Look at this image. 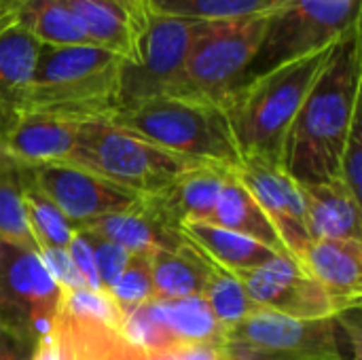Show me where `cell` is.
<instances>
[{"label":"cell","mask_w":362,"mask_h":360,"mask_svg":"<svg viewBox=\"0 0 362 360\" xmlns=\"http://www.w3.org/2000/svg\"><path fill=\"white\" fill-rule=\"evenodd\" d=\"M233 170L204 163L180 174L172 185L142 202L170 227L182 229L189 223H210L221 189Z\"/></svg>","instance_id":"9a60e30c"},{"label":"cell","mask_w":362,"mask_h":360,"mask_svg":"<svg viewBox=\"0 0 362 360\" xmlns=\"http://www.w3.org/2000/svg\"><path fill=\"white\" fill-rule=\"evenodd\" d=\"M269 15L272 11L210 21L193 42L182 72L168 95L221 104L244 81L263 40Z\"/></svg>","instance_id":"8992f818"},{"label":"cell","mask_w":362,"mask_h":360,"mask_svg":"<svg viewBox=\"0 0 362 360\" xmlns=\"http://www.w3.org/2000/svg\"><path fill=\"white\" fill-rule=\"evenodd\" d=\"M129 252L151 255L155 250H174L185 242L180 229L165 225L144 202L138 197L134 206L123 212L106 214L85 227Z\"/></svg>","instance_id":"d6986e66"},{"label":"cell","mask_w":362,"mask_h":360,"mask_svg":"<svg viewBox=\"0 0 362 360\" xmlns=\"http://www.w3.org/2000/svg\"><path fill=\"white\" fill-rule=\"evenodd\" d=\"M297 265L348 310L362 301V240H312Z\"/></svg>","instance_id":"2e32d148"},{"label":"cell","mask_w":362,"mask_h":360,"mask_svg":"<svg viewBox=\"0 0 362 360\" xmlns=\"http://www.w3.org/2000/svg\"><path fill=\"white\" fill-rule=\"evenodd\" d=\"M32 360H62L59 359V346H57V337L55 331L42 335L32 352Z\"/></svg>","instance_id":"74e56055"},{"label":"cell","mask_w":362,"mask_h":360,"mask_svg":"<svg viewBox=\"0 0 362 360\" xmlns=\"http://www.w3.org/2000/svg\"><path fill=\"white\" fill-rule=\"evenodd\" d=\"M151 308L178 348L223 346V327L202 295L178 299H153Z\"/></svg>","instance_id":"603a6c76"},{"label":"cell","mask_w":362,"mask_h":360,"mask_svg":"<svg viewBox=\"0 0 362 360\" xmlns=\"http://www.w3.org/2000/svg\"><path fill=\"white\" fill-rule=\"evenodd\" d=\"M337 178L352 191L354 197L361 199V187H362V115L361 106L354 112L348 138H346V146L339 159V170H337Z\"/></svg>","instance_id":"1f68e13d"},{"label":"cell","mask_w":362,"mask_h":360,"mask_svg":"<svg viewBox=\"0 0 362 360\" xmlns=\"http://www.w3.org/2000/svg\"><path fill=\"white\" fill-rule=\"evenodd\" d=\"M40 42L17 23L0 28V136L23 110Z\"/></svg>","instance_id":"ac0fdd59"},{"label":"cell","mask_w":362,"mask_h":360,"mask_svg":"<svg viewBox=\"0 0 362 360\" xmlns=\"http://www.w3.org/2000/svg\"><path fill=\"white\" fill-rule=\"evenodd\" d=\"M312 240H362V202L339 180L299 182Z\"/></svg>","instance_id":"e0dca14e"},{"label":"cell","mask_w":362,"mask_h":360,"mask_svg":"<svg viewBox=\"0 0 362 360\" xmlns=\"http://www.w3.org/2000/svg\"><path fill=\"white\" fill-rule=\"evenodd\" d=\"M233 174L255 197V202L276 229L284 250L297 263L312 242L305 225L299 182L293 180L282 166L252 159H242L240 168L233 170Z\"/></svg>","instance_id":"4fadbf2b"},{"label":"cell","mask_w":362,"mask_h":360,"mask_svg":"<svg viewBox=\"0 0 362 360\" xmlns=\"http://www.w3.org/2000/svg\"><path fill=\"white\" fill-rule=\"evenodd\" d=\"M25 172L34 187L64 212L74 229H85L106 214L123 212L140 197L70 161L25 166Z\"/></svg>","instance_id":"8fae6325"},{"label":"cell","mask_w":362,"mask_h":360,"mask_svg":"<svg viewBox=\"0 0 362 360\" xmlns=\"http://www.w3.org/2000/svg\"><path fill=\"white\" fill-rule=\"evenodd\" d=\"M81 123L51 112H19L2 132V151L23 166L68 161Z\"/></svg>","instance_id":"5bb4252c"},{"label":"cell","mask_w":362,"mask_h":360,"mask_svg":"<svg viewBox=\"0 0 362 360\" xmlns=\"http://www.w3.org/2000/svg\"><path fill=\"white\" fill-rule=\"evenodd\" d=\"M89 238V244H91V250H93V261H95V272H98V280H100V286L104 293L110 291V286L117 282V278L121 276V272L125 269L132 252L125 250L123 246L89 231V229H83Z\"/></svg>","instance_id":"4dcf8cb0"},{"label":"cell","mask_w":362,"mask_h":360,"mask_svg":"<svg viewBox=\"0 0 362 360\" xmlns=\"http://www.w3.org/2000/svg\"><path fill=\"white\" fill-rule=\"evenodd\" d=\"M110 299L117 303L121 314L144 306L155 299L153 278H151V255L132 252L125 269L108 291Z\"/></svg>","instance_id":"f546056e"},{"label":"cell","mask_w":362,"mask_h":360,"mask_svg":"<svg viewBox=\"0 0 362 360\" xmlns=\"http://www.w3.org/2000/svg\"><path fill=\"white\" fill-rule=\"evenodd\" d=\"M0 242L17 244L38 252L28 225L23 197V166L13 157H0Z\"/></svg>","instance_id":"4316f807"},{"label":"cell","mask_w":362,"mask_h":360,"mask_svg":"<svg viewBox=\"0 0 362 360\" xmlns=\"http://www.w3.org/2000/svg\"><path fill=\"white\" fill-rule=\"evenodd\" d=\"M62 308V289L36 250L0 242V325L34 342L51 333Z\"/></svg>","instance_id":"9c48e42d"},{"label":"cell","mask_w":362,"mask_h":360,"mask_svg":"<svg viewBox=\"0 0 362 360\" xmlns=\"http://www.w3.org/2000/svg\"><path fill=\"white\" fill-rule=\"evenodd\" d=\"M210 225L223 227L227 231L246 236L255 242H261L263 246L286 255L276 229L272 227L269 219L265 216V212L259 208V204L255 202V197L248 193V189L238 180V176L231 172L229 178L225 180L216 208L212 212Z\"/></svg>","instance_id":"44dd1931"},{"label":"cell","mask_w":362,"mask_h":360,"mask_svg":"<svg viewBox=\"0 0 362 360\" xmlns=\"http://www.w3.org/2000/svg\"><path fill=\"white\" fill-rule=\"evenodd\" d=\"M223 344L288 359L348 360L335 316L305 320L259 310L227 329Z\"/></svg>","instance_id":"30bf717a"},{"label":"cell","mask_w":362,"mask_h":360,"mask_svg":"<svg viewBox=\"0 0 362 360\" xmlns=\"http://www.w3.org/2000/svg\"><path fill=\"white\" fill-rule=\"evenodd\" d=\"M108 121L174 155L238 170L242 157L233 142L229 121L218 104L159 95L117 108Z\"/></svg>","instance_id":"277c9868"},{"label":"cell","mask_w":362,"mask_h":360,"mask_svg":"<svg viewBox=\"0 0 362 360\" xmlns=\"http://www.w3.org/2000/svg\"><path fill=\"white\" fill-rule=\"evenodd\" d=\"M34 346L32 337L0 325V360H32Z\"/></svg>","instance_id":"e575fe53"},{"label":"cell","mask_w":362,"mask_h":360,"mask_svg":"<svg viewBox=\"0 0 362 360\" xmlns=\"http://www.w3.org/2000/svg\"><path fill=\"white\" fill-rule=\"evenodd\" d=\"M216 360H303L288 359V356H276V354H265V352H255L248 348H238V346H218L216 348Z\"/></svg>","instance_id":"8d00e7d4"},{"label":"cell","mask_w":362,"mask_h":360,"mask_svg":"<svg viewBox=\"0 0 362 360\" xmlns=\"http://www.w3.org/2000/svg\"><path fill=\"white\" fill-rule=\"evenodd\" d=\"M115 2L129 15V19L136 23V28L144 34L155 15L153 2L151 0H115Z\"/></svg>","instance_id":"d590c367"},{"label":"cell","mask_w":362,"mask_h":360,"mask_svg":"<svg viewBox=\"0 0 362 360\" xmlns=\"http://www.w3.org/2000/svg\"><path fill=\"white\" fill-rule=\"evenodd\" d=\"M136 195H153L180 174L204 166L115 125L108 119H89L78 127L76 146L68 159Z\"/></svg>","instance_id":"5b68a950"},{"label":"cell","mask_w":362,"mask_h":360,"mask_svg":"<svg viewBox=\"0 0 362 360\" xmlns=\"http://www.w3.org/2000/svg\"><path fill=\"white\" fill-rule=\"evenodd\" d=\"M151 360H170V356L165 354V356H151Z\"/></svg>","instance_id":"ab89813d"},{"label":"cell","mask_w":362,"mask_h":360,"mask_svg":"<svg viewBox=\"0 0 362 360\" xmlns=\"http://www.w3.org/2000/svg\"><path fill=\"white\" fill-rule=\"evenodd\" d=\"M68 255L76 267V272L81 274L85 286L89 291H102L100 280H98V272H95V261H93V250L89 244V238L83 229H76V233L72 236L70 244H68ZM104 293V291H102Z\"/></svg>","instance_id":"836d02e7"},{"label":"cell","mask_w":362,"mask_h":360,"mask_svg":"<svg viewBox=\"0 0 362 360\" xmlns=\"http://www.w3.org/2000/svg\"><path fill=\"white\" fill-rule=\"evenodd\" d=\"M123 64L121 55L98 45H40L21 112L108 119L119 108Z\"/></svg>","instance_id":"3957f363"},{"label":"cell","mask_w":362,"mask_h":360,"mask_svg":"<svg viewBox=\"0 0 362 360\" xmlns=\"http://www.w3.org/2000/svg\"><path fill=\"white\" fill-rule=\"evenodd\" d=\"M38 257L42 259L47 272L53 276V280L57 282L62 291L87 289L66 248H38Z\"/></svg>","instance_id":"d6a6232c"},{"label":"cell","mask_w":362,"mask_h":360,"mask_svg":"<svg viewBox=\"0 0 362 360\" xmlns=\"http://www.w3.org/2000/svg\"><path fill=\"white\" fill-rule=\"evenodd\" d=\"M81 23L91 45L134 62L142 32L115 0H62Z\"/></svg>","instance_id":"ffe728a7"},{"label":"cell","mask_w":362,"mask_h":360,"mask_svg":"<svg viewBox=\"0 0 362 360\" xmlns=\"http://www.w3.org/2000/svg\"><path fill=\"white\" fill-rule=\"evenodd\" d=\"M180 231L185 238L197 244L206 255H210L218 265H223L233 274L252 272L276 261L278 257H286L263 246L261 242H255L246 236L227 231L210 223H189Z\"/></svg>","instance_id":"7402d4cb"},{"label":"cell","mask_w":362,"mask_h":360,"mask_svg":"<svg viewBox=\"0 0 362 360\" xmlns=\"http://www.w3.org/2000/svg\"><path fill=\"white\" fill-rule=\"evenodd\" d=\"M4 2H6V0H0V6H2V4H4Z\"/></svg>","instance_id":"b9f144b4"},{"label":"cell","mask_w":362,"mask_h":360,"mask_svg":"<svg viewBox=\"0 0 362 360\" xmlns=\"http://www.w3.org/2000/svg\"><path fill=\"white\" fill-rule=\"evenodd\" d=\"M208 23L155 13L138 42L134 62L123 64L119 108L168 95L182 72L193 42Z\"/></svg>","instance_id":"ba28073f"},{"label":"cell","mask_w":362,"mask_h":360,"mask_svg":"<svg viewBox=\"0 0 362 360\" xmlns=\"http://www.w3.org/2000/svg\"><path fill=\"white\" fill-rule=\"evenodd\" d=\"M15 23L40 45H91L62 0H15Z\"/></svg>","instance_id":"d4e9b609"},{"label":"cell","mask_w":362,"mask_h":360,"mask_svg":"<svg viewBox=\"0 0 362 360\" xmlns=\"http://www.w3.org/2000/svg\"><path fill=\"white\" fill-rule=\"evenodd\" d=\"M23 197H25L28 225H30L36 246L38 248H68L72 236L76 233L74 225L64 216V212L45 193H40L34 187V182L30 180L25 172V166H23Z\"/></svg>","instance_id":"83f0119b"},{"label":"cell","mask_w":362,"mask_h":360,"mask_svg":"<svg viewBox=\"0 0 362 360\" xmlns=\"http://www.w3.org/2000/svg\"><path fill=\"white\" fill-rule=\"evenodd\" d=\"M238 276L261 310L305 320L329 318L341 312L333 297L291 257H278L259 269Z\"/></svg>","instance_id":"7c38bea8"},{"label":"cell","mask_w":362,"mask_h":360,"mask_svg":"<svg viewBox=\"0 0 362 360\" xmlns=\"http://www.w3.org/2000/svg\"><path fill=\"white\" fill-rule=\"evenodd\" d=\"M216 348L218 346H189L168 356L170 360H216Z\"/></svg>","instance_id":"f35d334b"},{"label":"cell","mask_w":362,"mask_h":360,"mask_svg":"<svg viewBox=\"0 0 362 360\" xmlns=\"http://www.w3.org/2000/svg\"><path fill=\"white\" fill-rule=\"evenodd\" d=\"M0 157H2V136H0Z\"/></svg>","instance_id":"60d3db41"},{"label":"cell","mask_w":362,"mask_h":360,"mask_svg":"<svg viewBox=\"0 0 362 360\" xmlns=\"http://www.w3.org/2000/svg\"><path fill=\"white\" fill-rule=\"evenodd\" d=\"M361 106V42L358 25L333 49V55L286 138L282 168L297 182L337 178L346 138Z\"/></svg>","instance_id":"6da1fadb"},{"label":"cell","mask_w":362,"mask_h":360,"mask_svg":"<svg viewBox=\"0 0 362 360\" xmlns=\"http://www.w3.org/2000/svg\"><path fill=\"white\" fill-rule=\"evenodd\" d=\"M159 15L187 17L199 21H223L269 13L286 0H151Z\"/></svg>","instance_id":"f1b7e54d"},{"label":"cell","mask_w":362,"mask_h":360,"mask_svg":"<svg viewBox=\"0 0 362 360\" xmlns=\"http://www.w3.org/2000/svg\"><path fill=\"white\" fill-rule=\"evenodd\" d=\"M151 278L155 299L202 295L206 284L204 255L189 238L174 250H155L151 252Z\"/></svg>","instance_id":"cb8c5ba5"},{"label":"cell","mask_w":362,"mask_h":360,"mask_svg":"<svg viewBox=\"0 0 362 360\" xmlns=\"http://www.w3.org/2000/svg\"><path fill=\"white\" fill-rule=\"evenodd\" d=\"M202 255H204V265H206V284H204L202 297L208 301V306H210L214 318L218 320V325L223 327V331L235 327L238 323H242L244 318H248L261 310L250 299V295L238 274L218 265L204 250H202Z\"/></svg>","instance_id":"484cf974"},{"label":"cell","mask_w":362,"mask_h":360,"mask_svg":"<svg viewBox=\"0 0 362 360\" xmlns=\"http://www.w3.org/2000/svg\"><path fill=\"white\" fill-rule=\"evenodd\" d=\"M335 45L250 76L223 98L218 106L229 121L242 159L282 166L293 121Z\"/></svg>","instance_id":"7a4b0ae2"},{"label":"cell","mask_w":362,"mask_h":360,"mask_svg":"<svg viewBox=\"0 0 362 360\" xmlns=\"http://www.w3.org/2000/svg\"><path fill=\"white\" fill-rule=\"evenodd\" d=\"M358 25V0H286L272 11L263 40L244 76L339 42Z\"/></svg>","instance_id":"52a82bcc"}]
</instances>
